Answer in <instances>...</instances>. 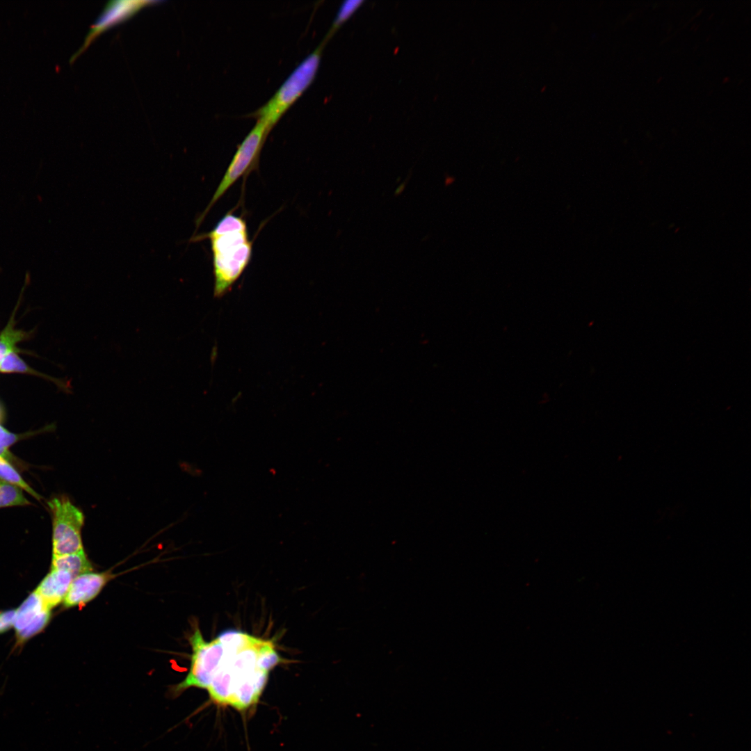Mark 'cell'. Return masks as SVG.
Listing matches in <instances>:
<instances>
[{"mask_svg":"<svg viewBox=\"0 0 751 751\" xmlns=\"http://www.w3.org/2000/svg\"><path fill=\"white\" fill-rule=\"evenodd\" d=\"M364 3V1L363 0H347L344 1L339 7L330 29L322 41L327 44L328 40L334 35L339 28L351 17Z\"/></svg>","mask_w":751,"mask_h":751,"instance_id":"cell-12","label":"cell"},{"mask_svg":"<svg viewBox=\"0 0 751 751\" xmlns=\"http://www.w3.org/2000/svg\"><path fill=\"white\" fill-rule=\"evenodd\" d=\"M0 371L3 373H29L32 370L18 356L15 350L10 352L0 366Z\"/></svg>","mask_w":751,"mask_h":751,"instance_id":"cell-16","label":"cell"},{"mask_svg":"<svg viewBox=\"0 0 751 751\" xmlns=\"http://www.w3.org/2000/svg\"><path fill=\"white\" fill-rule=\"evenodd\" d=\"M404 188H405V183H403L402 184H401L397 188V189L395 191V194L398 195L399 193H401L403 191Z\"/></svg>","mask_w":751,"mask_h":751,"instance_id":"cell-19","label":"cell"},{"mask_svg":"<svg viewBox=\"0 0 751 751\" xmlns=\"http://www.w3.org/2000/svg\"><path fill=\"white\" fill-rule=\"evenodd\" d=\"M29 504L21 488L0 480V508Z\"/></svg>","mask_w":751,"mask_h":751,"instance_id":"cell-15","label":"cell"},{"mask_svg":"<svg viewBox=\"0 0 751 751\" xmlns=\"http://www.w3.org/2000/svg\"><path fill=\"white\" fill-rule=\"evenodd\" d=\"M217 638L224 653L206 690L216 704L247 710L257 704L267 683L269 671L260 658L273 642L236 630Z\"/></svg>","mask_w":751,"mask_h":751,"instance_id":"cell-1","label":"cell"},{"mask_svg":"<svg viewBox=\"0 0 751 751\" xmlns=\"http://www.w3.org/2000/svg\"><path fill=\"white\" fill-rule=\"evenodd\" d=\"M73 579V576L66 571L51 570L35 592L51 609L63 601Z\"/></svg>","mask_w":751,"mask_h":751,"instance_id":"cell-10","label":"cell"},{"mask_svg":"<svg viewBox=\"0 0 751 751\" xmlns=\"http://www.w3.org/2000/svg\"><path fill=\"white\" fill-rule=\"evenodd\" d=\"M112 578L107 572H89L74 577L63 600L65 608L81 606L95 598Z\"/></svg>","mask_w":751,"mask_h":751,"instance_id":"cell-9","label":"cell"},{"mask_svg":"<svg viewBox=\"0 0 751 751\" xmlns=\"http://www.w3.org/2000/svg\"><path fill=\"white\" fill-rule=\"evenodd\" d=\"M209 239L212 252L214 275L213 294L223 296L249 264L252 252L245 220L227 213L213 229L193 241Z\"/></svg>","mask_w":751,"mask_h":751,"instance_id":"cell-2","label":"cell"},{"mask_svg":"<svg viewBox=\"0 0 751 751\" xmlns=\"http://www.w3.org/2000/svg\"><path fill=\"white\" fill-rule=\"evenodd\" d=\"M17 439L18 436L17 435L9 432L0 425V455L6 459L10 458L8 448L15 443Z\"/></svg>","mask_w":751,"mask_h":751,"instance_id":"cell-17","label":"cell"},{"mask_svg":"<svg viewBox=\"0 0 751 751\" xmlns=\"http://www.w3.org/2000/svg\"><path fill=\"white\" fill-rule=\"evenodd\" d=\"M51 570H64L73 577L92 572V567L85 551L52 557Z\"/></svg>","mask_w":751,"mask_h":751,"instance_id":"cell-11","label":"cell"},{"mask_svg":"<svg viewBox=\"0 0 751 751\" xmlns=\"http://www.w3.org/2000/svg\"><path fill=\"white\" fill-rule=\"evenodd\" d=\"M325 45L322 41L314 51L296 67L273 97L252 113L250 116L262 122L270 131L285 112L313 82Z\"/></svg>","mask_w":751,"mask_h":751,"instance_id":"cell-3","label":"cell"},{"mask_svg":"<svg viewBox=\"0 0 751 751\" xmlns=\"http://www.w3.org/2000/svg\"><path fill=\"white\" fill-rule=\"evenodd\" d=\"M269 133L270 131L262 122L257 121L255 125L238 146L209 204L198 218L197 227L215 203L239 179L256 170L261 150Z\"/></svg>","mask_w":751,"mask_h":751,"instance_id":"cell-4","label":"cell"},{"mask_svg":"<svg viewBox=\"0 0 751 751\" xmlns=\"http://www.w3.org/2000/svg\"><path fill=\"white\" fill-rule=\"evenodd\" d=\"M51 609L34 591L16 610L13 627L17 639L23 643L40 633L48 624Z\"/></svg>","mask_w":751,"mask_h":751,"instance_id":"cell-7","label":"cell"},{"mask_svg":"<svg viewBox=\"0 0 751 751\" xmlns=\"http://www.w3.org/2000/svg\"><path fill=\"white\" fill-rule=\"evenodd\" d=\"M189 641L193 651L190 670L185 679L173 687V695L177 696L191 687L207 689L224 653V647L218 638L207 642L198 628L194 630Z\"/></svg>","mask_w":751,"mask_h":751,"instance_id":"cell-6","label":"cell"},{"mask_svg":"<svg viewBox=\"0 0 751 751\" xmlns=\"http://www.w3.org/2000/svg\"><path fill=\"white\" fill-rule=\"evenodd\" d=\"M1 418V412L0 410V419Z\"/></svg>","mask_w":751,"mask_h":751,"instance_id":"cell-20","label":"cell"},{"mask_svg":"<svg viewBox=\"0 0 751 751\" xmlns=\"http://www.w3.org/2000/svg\"><path fill=\"white\" fill-rule=\"evenodd\" d=\"M0 480L8 483L16 485L25 490L36 499L40 500V496L36 493L22 478L14 467L6 458L0 455Z\"/></svg>","mask_w":751,"mask_h":751,"instance_id":"cell-14","label":"cell"},{"mask_svg":"<svg viewBox=\"0 0 751 751\" xmlns=\"http://www.w3.org/2000/svg\"><path fill=\"white\" fill-rule=\"evenodd\" d=\"M24 336V332L15 328L12 318L0 334V366L6 356L16 349V344Z\"/></svg>","mask_w":751,"mask_h":751,"instance_id":"cell-13","label":"cell"},{"mask_svg":"<svg viewBox=\"0 0 751 751\" xmlns=\"http://www.w3.org/2000/svg\"><path fill=\"white\" fill-rule=\"evenodd\" d=\"M48 506L52 516L53 556L83 551V512L66 496L53 498L48 502Z\"/></svg>","mask_w":751,"mask_h":751,"instance_id":"cell-5","label":"cell"},{"mask_svg":"<svg viewBox=\"0 0 751 751\" xmlns=\"http://www.w3.org/2000/svg\"><path fill=\"white\" fill-rule=\"evenodd\" d=\"M16 610L10 609L0 612V633L11 628L14 624Z\"/></svg>","mask_w":751,"mask_h":751,"instance_id":"cell-18","label":"cell"},{"mask_svg":"<svg viewBox=\"0 0 751 751\" xmlns=\"http://www.w3.org/2000/svg\"><path fill=\"white\" fill-rule=\"evenodd\" d=\"M153 1H111L105 6L102 13L92 26L83 46L74 54L70 61L79 55L100 33L119 22L131 17L141 8Z\"/></svg>","mask_w":751,"mask_h":751,"instance_id":"cell-8","label":"cell"}]
</instances>
